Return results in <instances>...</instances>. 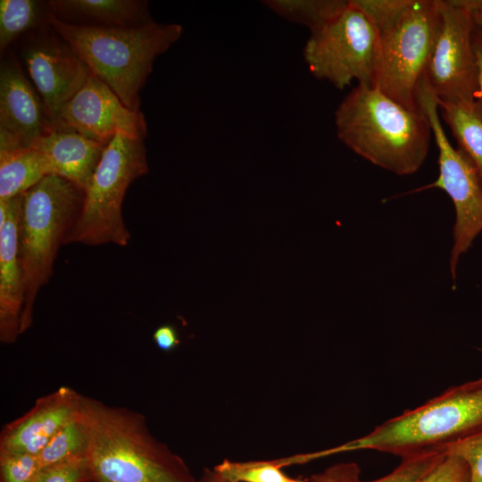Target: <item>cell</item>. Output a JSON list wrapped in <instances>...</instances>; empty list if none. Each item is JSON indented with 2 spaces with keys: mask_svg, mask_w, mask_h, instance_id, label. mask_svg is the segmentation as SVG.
Listing matches in <instances>:
<instances>
[{
  "mask_svg": "<svg viewBox=\"0 0 482 482\" xmlns=\"http://www.w3.org/2000/svg\"><path fill=\"white\" fill-rule=\"evenodd\" d=\"M78 418L88 436L92 482H198L142 413L81 395Z\"/></svg>",
  "mask_w": 482,
  "mask_h": 482,
  "instance_id": "obj_1",
  "label": "cell"
},
{
  "mask_svg": "<svg viewBox=\"0 0 482 482\" xmlns=\"http://www.w3.org/2000/svg\"><path fill=\"white\" fill-rule=\"evenodd\" d=\"M337 137L372 164L399 176L425 162L432 136L420 111H410L376 87L357 84L335 111Z\"/></svg>",
  "mask_w": 482,
  "mask_h": 482,
  "instance_id": "obj_2",
  "label": "cell"
},
{
  "mask_svg": "<svg viewBox=\"0 0 482 482\" xmlns=\"http://www.w3.org/2000/svg\"><path fill=\"white\" fill-rule=\"evenodd\" d=\"M49 23L130 110L139 112V93L155 59L183 33L176 23L155 21L131 28L87 27L65 23L53 13Z\"/></svg>",
  "mask_w": 482,
  "mask_h": 482,
  "instance_id": "obj_3",
  "label": "cell"
},
{
  "mask_svg": "<svg viewBox=\"0 0 482 482\" xmlns=\"http://www.w3.org/2000/svg\"><path fill=\"white\" fill-rule=\"evenodd\" d=\"M482 432V378L452 386L424 404L390 419L369 434L314 458L353 450H375L403 458L441 453Z\"/></svg>",
  "mask_w": 482,
  "mask_h": 482,
  "instance_id": "obj_4",
  "label": "cell"
},
{
  "mask_svg": "<svg viewBox=\"0 0 482 482\" xmlns=\"http://www.w3.org/2000/svg\"><path fill=\"white\" fill-rule=\"evenodd\" d=\"M379 33L375 87L410 111H420L417 89L431 52L438 0H357Z\"/></svg>",
  "mask_w": 482,
  "mask_h": 482,
  "instance_id": "obj_5",
  "label": "cell"
},
{
  "mask_svg": "<svg viewBox=\"0 0 482 482\" xmlns=\"http://www.w3.org/2000/svg\"><path fill=\"white\" fill-rule=\"evenodd\" d=\"M84 197L81 187L55 174L23 193L19 228L24 287L21 335L32 325L37 295L52 277L58 250L80 212Z\"/></svg>",
  "mask_w": 482,
  "mask_h": 482,
  "instance_id": "obj_6",
  "label": "cell"
},
{
  "mask_svg": "<svg viewBox=\"0 0 482 482\" xmlns=\"http://www.w3.org/2000/svg\"><path fill=\"white\" fill-rule=\"evenodd\" d=\"M144 140L119 132L105 146L64 245H128L121 206L129 185L148 173Z\"/></svg>",
  "mask_w": 482,
  "mask_h": 482,
  "instance_id": "obj_7",
  "label": "cell"
},
{
  "mask_svg": "<svg viewBox=\"0 0 482 482\" xmlns=\"http://www.w3.org/2000/svg\"><path fill=\"white\" fill-rule=\"evenodd\" d=\"M303 55L312 74L344 89L353 80L375 87L379 58V33L357 0L310 30Z\"/></svg>",
  "mask_w": 482,
  "mask_h": 482,
  "instance_id": "obj_8",
  "label": "cell"
},
{
  "mask_svg": "<svg viewBox=\"0 0 482 482\" xmlns=\"http://www.w3.org/2000/svg\"><path fill=\"white\" fill-rule=\"evenodd\" d=\"M417 101L420 109L427 116L435 137L438 149L439 172L434 182L416 191L440 188L453 201L455 222L449 269L453 281L455 282L460 257L471 247L474 239L482 231V187L471 165L449 142L442 127L436 97L425 77L419 84Z\"/></svg>",
  "mask_w": 482,
  "mask_h": 482,
  "instance_id": "obj_9",
  "label": "cell"
},
{
  "mask_svg": "<svg viewBox=\"0 0 482 482\" xmlns=\"http://www.w3.org/2000/svg\"><path fill=\"white\" fill-rule=\"evenodd\" d=\"M475 21L463 0H438V21L424 77L440 102L478 99Z\"/></svg>",
  "mask_w": 482,
  "mask_h": 482,
  "instance_id": "obj_10",
  "label": "cell"
},
{
  "mask_svg": "<svg viewBox=\"0 0 482 482\" xmlns=\"http://www.w3.org/2000/svg\"><path fill=\"white\" fill-rule=\"evenodd\" d=\"M20 55L50 120L85 84L90 69L50 23L21 37Z\"/></svg>",
  "mask_w": 482,
  "mask_h": 482,
  "instance_id": "obj_11",
  "label": "cell"
},
{
  "mask_svg": "<svg viewBox=\"0 0 482 482\" xmlns=\"http://www.w3.org/2000/svg\"><path fill=\"white\" fill-rule=\"evenodd\" d=\"M54 129L71 130L108 145L119 132L145 138L143 113L129 109L92 72L80 89L52 118Z\"/></svg>",
  "mask_w": 482,
  "mask_h": 482,
  "instance_id": "obj_12",
  "label": "cell"
},
{
  "mask_svg": "<svg viewBox=\"0 0 482 482\" xmlns=\"http://www.w3.org/2000/svg\"><path fill=\"white\" fill-rule=\"evenodd\" d=\"M37 89L13 54L0 64V153L29 148L53 129Z\"/></svg>",
  "mask_w": 482,
  "mask_h": 482,
  "instance_id": "obj_13",
  "label": "cell"
},
{
  "mask_svg": "<svg viewBox=\"0 0 482 482\" xmlns=\"http://www.w3.org/2000/svg\"><path fill=\"white\" fill-rule=\"evenodd\" d=\"M81 394L70 386L37 399L23 415L5 424L0 433V452L37 455L52 437L79 411Z\"/></svg>",
  "mask_w": 482,
  "mask_h": 482,
  "instance_id": "obj_14",
  "label": "cell"
},
{
  "mask_svg": "<svg viewBox=\"0 0 482 482\" xmlns=\"http://www.w3.org/2000/svg\"><path fill=\"white\" fill-rule=\"evenodd\" d=\"M23 194L0 201V341L11 345L21 335L24 303L19 228Z\"/></svg>",
  "mask_w": 482,
  "mask_h": 482,
  "instance_id": "obj_15",
  "label": "cell"
},
{
  "mask_svg": "<svg viewBox=\"0 0 482 482\" xmlns=\"http://www.w3.org/2000/svg\"><path fill=\"white\" fill-rule=\"evenodd\" d=\"M106 145L75 131L53 129L30 147L49 159L55 175L86 191Z\"/></svg>",
  "mask_w": 482,
  "mask_h": 482,
  "instance_id": "obj_16",
  "label": "cell"
},
{
  "mask_svg": "<svg viewBox=\"0 0 482 482\" xmlns=\"http://www.w3.org/2000/svg\"><path fill=\"white\" fill-rule=\"evenodd\" d=\"M47 3L57 19L77 26L131 28L154 21L147 1L50 0Z\"/></svg>",
  "mask_w": 482,
  "mask_h": 482,
  "instance_id": "obj_17",
  "label": "cell"
},
{
  "mask_svg": "<svg viewBox=\"0 0 482 482\" xmlns=\"http://www.w3.org/2000/svg\"><path fill=\"white\" fill-rule=\"evenodd\" d=\"M437 104L457 142V150L471 165L482 187V101H437Z\"/></svg>",
  "mask_w": 482,
  "mask_h": 482,
  "instance_id": "obj_18",
  "label": "cell"
},
{
  "mask_svg": "<svg viewBox=\"0 0 482 482\" xmlns=\"http://www.w3.org/2000/svg\"><path fill=\"white\" fill-rule=\"evenodd\" d=\"M50 174L49 159L34 148L0 153V201L22 195Z\"/></svg>",
  "mask_w": 482,
  "mask_h": 482,
  "instance_id": "obj_19",
  "label": "cell"
},
{
  "mask_svg": "<svg viewBox=\"0 0 482 482\" xmlns=\"http://www.w3.org/2000/svg\"><path fill=\"white\" fill-rule=\"evenodd\" d=\"M443 453H428L403 458L392 472L370 482H420L443 459ZM309 482H365L360 479V469L355 463H339L313 475Z\"/></svg>",
  "mask_w": 482,
  "mask_h": 482,
  "instance_id": "obj_20",
  "label": "cell"
},
{
  "mask_svg": "<svg viewBox=\"0 0 482 482\" xmlns=\"http://www.w3.org/2000/svg\"><path fill=\"white\" fill-rule=\"evenodd\" d=\"M51 10L47 1H0V53L28 32L49 23Z\"/></svg>",
  "mask_w": 482,
  "mask_h": 482,
  "instance_id": "obj_21",
  "label": "cell"
},
{
  "mask_svg": "<svg viewBox=\"0 0 482 482\" xmlns=\"http://www.w3.org/2000/svg\"><path fill=\"white\" fill-rule=\"evenodd\" d=\"M262 3L278 16L312 30L337 12L345 1L266 0Z\"/></svg>",
  "mask_w": 482,
  "mask_h": 482,
  "instance_id": "obj_22",
  "label": "cell"
},
{
  "mask_svg": "<svg viewBox=\"0 0 482 482\" xmlns=\"http://www.w3.org/2000/svg\"><path fill=\"white\" fill-rule=\"evenodd\" d=\"M88 436L77 417L59 430L37 454L41 468L77 457H87Z\"/></svg>",
  "mask_w": 482,
  "mask_h": 482,
  "instance_id": "obj_23",
  "label": "cell"
},
{
  "mask_svg": "<svg viewBox=\"0 0 482 482\" xmlns=\"http://www.w3.org/2000/svg\"><path fill=\"white\" fill-rule=\"evenodd\" d=\"M214 469L233 482H288L275 461L237 462L225 459Z\"/></svg>",
  "mask_w": 482,
  "mask_h": 482,
  "instance_id": "obj_24",
  "label": "cell"
},
{
  "mask_svg": "<svg viewBox=\"0 0 482 482\" xmlns=\"http://www.w3.org/2000/svg\"><path fill=\"white\" fill-rule=\"evenodd\" d=\"M40 470L36 454L0 452V482H33Z\"/></svg>",
  "mask_w": 482,
  "mask_h": 482,
  "instance_id": "obj_25",
  "label": "cell"
},
{
  "mask_svg": "<svg viewBox=\"0 0 482 482\" xmlns=\"http://www.w3.org/2000/svg\"><path fill=\"white\" fill-rule=\"evenodd\" d=\"M33 482H92L87 457H77L41 468Z\"/></svg>",
  "mask_w": 482,
  "mask_h": 482,
  "instance_id": "obj_26",
  "label": "cell"
},
{
  "mask_svg": "<svg viewBox=\"0 0 482 482\" xmlns=\"http://www.w3.org/2000/svg\"><path fill=\"white\" fill-rule=\"evenodd\" d=\"M441 453L460 457L466 462L469 482H482V432L447 445Z\"/></svg>",
  "mask_w": 482,
  "mask_h": 482,
  "instance_id": "obj_27",
  "label": "cell"
},
{
  "mask_svg": "<svg viewBox=\"0 0 482 482\" xmlns=\"http://www.w3.org/2000/svg\"><path fill=\"white\" fill-rule=\"evenodd\" d=\"M469 480L470 472L466 462L460 457L445 454L420 482H469Z\"/></svg>",
  "mask_w": 482,
  "mask_h": 482,
  "instance_id": "obj_28",
  "label": "cell"
},
{
  "mask_svg": "<svg viewBox=\"0 0 482 482\" xmlns=\"http://www.w3.org/2000/svg\"><path fill=\"white\" fill-rule=\"evenodd\" d=\"M153 339L157 347L165 352L175 349L180 344L176 328L169 324L158 327L153 334Z\"/></svg>",
  "mask_w": 482,
  "mask_h": 482,
  "instance_id": "obj_29",
  "label": "cell"
},
{
  "mask_svg": "<svg viewBox=\"0 0 482 482\" xmlns=\"http://www.w3.org/2000/svg\"><path fill=\"white\" fill-rule=\"evenodd\" d=\"M473 46L478 68V99L482 101V29L475 24L472 35Z\"/></svg>",
  "mask_w": 482,
  "mask_h": 482,
  "instance_id": "obj_30",
  "label": "cell"
},
{
  "mask_svg": "<svg viewBox=\"0 0 482 482\" xmlns=\"http://www.w3.org/2000/svg\"><path fill=\"white\" fill-rule=\"evenodd\" d=\"M470 11L475 24L482 29V0H463Z\"/></svg>",
  "mask_w": 482,
  "mask_h": 482,
  "instance_id": "obj_31",
  "label": "cell"
},
{
  "mask_svg": "<svg viewBox=\"0 0 482 482\" xmlns=\"http://www.w3.org/2000/svg\"><path fill=\"white\" fill-rule=\"evenodd\" d=\"M198 482H233L220 475L214 468L204 469Z\"/></svg>",
  "mask_w": 482,
  "mask_h": 482,
  "instance_id": "obj_32",
  "label": "cell"
},
{
  "mask_svg": "<svg viewBox=\"0 0 482 482\" xmlns=\"http://www.w3.org/2000/svg\"><path fill=\"white\" fill-rule=\"evenodd\" d=\"M288 482H305V481H303V480H299V479H295V478H291L289 479Z\"/></svg>",
  "mask_w": 482,
  "mask_h": 482,
  "instance_id": "obj_33",
  "label": "cell"
}]
</instances>
